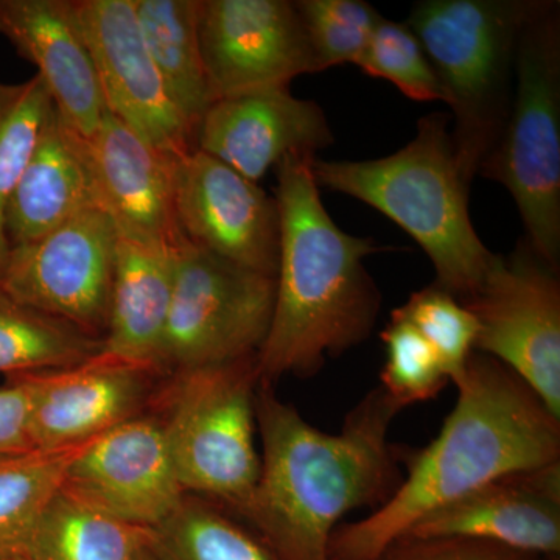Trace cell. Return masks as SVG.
Wrapping results in <instances>:
<instances>
[{"mask_svg": "<svg viewBox=\"0 0 560 560\" xmlns=\"http://www.w3.org/2000/svg\"><path fill=\"white\" fill-rule=\"evenodd\" d=\"M400 408L385 390H370L338 433H326L276 396L256 390L260 475L237 514L278 560H330L331 534L361 508H381L400 485L401 453L388 440Z\"/></svg>", "mask_w": 560, "mask_h": 560, "instance_id": "6da1fadb", "label": "cell"}, {"mask_svg": "<svg viewBox=\"0 0 560 560\" xmlns=\"http://www.w3.org/2000/svg\"><path fill=\"white\" fill-rule=\"evenodd\" d=\"M436 440L408 453L407 478L366 518L338 526L330 560H381L422 518L471 490L560 460V419L500 361L471 353Z\"/></svg>", "mask_w": 560, "mask_h": 560, "instance_id": "7a4b0ae2", "label": "cell"}, {"mask_svg": "<svg viewBox=\"0 0 560 560\" xmlns=\"http://www.w3.org/2000/svg\"><path fill=\"white\" fill-rule=\"evenodd\" d=\"M315 158L289 156L276 167L279 267L270 329L256 355L260 382L270 385L318 374L327 357L361 345L382 307L364 259L386 248L335 223L313 176Z\"/></svg>", "mask_w": 560, "mask_h": 560, "instance_id": "3957f363", "label": "cell"}, {"mask_svg": "<svg viewBox=\"0 0 560 560\" xmlns=\"http://www.w3.org/2000/svg\"><path fill=\"white\" fill-rule=\"evenodd\" d=\"M312 172L318 186L371 206L411 235L433 264L438 287L460 302L474 296L493 253L471 223V183L456 156L448 114L423 116L415 138L389 156H316Z\"/></svg>", "mask_w": 560, "mask_h": 560, "instance_id": "277c9868", "label": "cell"}, {"mask_svg": "<svg viewBox=\"0 0 560 560\" xmlns=\"http://www.w3.org/2000/svg\"><path fill=\"white\" fill-rule=\"evenodd\" d=\"M547 0H422L407 22L452 110L460 168L474 180L510 116L523 28Z\"/></svg>", "mask_w": 560, "mask_h": 560, "instance_id": "5b68a950", "label": "cell"}, {"mask_svg": "<svg viewBox=\"0 0 560 560\" xmlns=\"http://www.w3.org/2000/svg\"><path fill=\"white\" fill-rule=\"evenodd\" d=\"M478 175L506 187L521 213L526 243L559 270V2L547 0L523 28L510 116Z\"/></svg>", "mask_w": 560, "mask_h": 560, "instance_id": "8992f818", "label": "cell"}, {"mask_svg": "<svg viewBox=\"0 0 560 560\" xmlns=\"http://www.w3.org/2000/svg\"><path fill=\"white\" fill-rule=\"evenodd\" d=\"M256 355L173 375L161 422L183 489L237 511L256 488Z\"/></svg>", "mask_w": 560, "mask_h": 560, "instance_id": "52a82bcc", "label": "cell"}, {"mask_svg": "<svg viewBox=\"0 0 560 560\" xmlns=\"http://www.w3.org/2000/svg\"><path fill=\"white\" fill-rule=\"evenodd\" d=\"M275 296L276 278L184 243L176 249L162 375L257 355L270 329Z\"/></svg>", "mask_w": 560, "mask_h": 560, "instance_id": "ba28073f", "label": "cell"}, {"mask_svg": "<svg viewBox=\"0 0 560 560\" xmlns=\"http://www.w3.org/2000/svg\"><path fill=\"white\" fill-rule=\"evenodd\" d=\"M478 323L475 352L514 372L560 419V280L558 268L525 238L493 254L481 285L463 302Z\"/></svg>", "mask_w": 560, "mask_h": 560, "instance_id": "9c48e42d", "label": "cell"}, {"mask_svg": "<svg viewBox=\"0 0 560 560\" xmlns=\"http://www.w3.org/2000/svg\"><path fill=\"white\" fill-rule=\"evenodd\" d=\"M117 231L101 208L14 246L0 287L14 300L101 338L108 327Z\"/></svg>", "mask_w": 560, "mask_h": 560, "instance_id": "30bf717a", "label": "cell"}, {"mask_svg": "<svg viewBox=\"0 0 560 560\" xmlns=\"http://www.w3.org/2000/svg\"><path fill=\"white\" fill-rule=\"evenodd\" d=\"M198 36L212 103L290 88L316 72L300 11L289 0H200Z\"/></svg>", "mask_w": 560, "mask_h": 560, "instance_id": "8fae6325", "label": "cell"}, {"mask_svg": "<svg viewBox=\"0 0 560 560\" xmlns=\"http://www.w3.org/2000/svg\"><path fill=\"white\" fill-rule=\"evenodd\" d=\"M105 108L154 149L179 158L195 135L168 95L140 33L136 0H72Z\"/></svg>", "mask_w": 560, "mask_h": 560, "instance_id": "7c38bea8", "label": "cell"}, {"mask_svg": "<svg viewBox=\"0 0 560 560\" xmlns=\"http://www.w3.org/2000/svg\"><path fill=\"white\" fill-rule=\"evenodd\" d=\"M173 186L176 221L191 245L276 278L280 221L275 197L197 149L176 158Z\"/></svg>", "mask_w": 560, "mask_h": 560, "instance_id": "4fadbf2b", "label": "cell"}, {"mask_svg": "<svg viewBox=\"0 0 560 560\" xmlns=\"http://www.w3.org/2000/svg\"><path fill=\"white\" fill-rule=\"evenodd\" d=\"M62 489L110 517L154 529L187 495L158 416L140 415L73 453Z\"/></svg>", "mask_w": 560, "mask_h": 560, "instance_id": "5bb4252c", "label": "cell"}, {"mask_svg": "<svg viewBox=\"0 0 560 560\" xmlns=\"http://www.w3.org/2000/svg\"><path fill=\"white\" fill-rule=\"evenodd\" d=\"M14 377V375H13ZM31 393L35 451L80 447L153 404L160 372L95 355L66 370L18 375Z\"/></svg>", "mask_w": 560, "mask_h": 560, "instance_id": "9a60e30c", "label": "cell"}, {"mask_svg": "<svg viewBox=\"0 0 560 560\" xmlns=\"http://www.w3.org/2000/svg\"><path fill=\"white\" fill-rule=\"evenodd\" d=\"M334 142L323 108L294 97L290 88L213 102L195 131V149L253 183H259L285 158H315Z\"/></svg>", "mask_w": 560, "mask_h": 560, "instance_id": "2e32d148", "label": "cell"}, {"mask_svg": "<svg viewBox=\"0 0 560 560\" xmlns=\"http://www.w3.org/2000/svg\"><path fill=\"white\" fill-rule=\"evenodd\" d=\"M81 145L98 206L119 237L175 249L189 242L176 221V158L151 147L108 109L97 131L81 138Z\"/></svg>", "mask_w": 560, "mask_h": 560, "instance_id": "e0dca14e", "label": "cell"}, {"mask_svg": "<svg viewBox=\"0 0 560 560\" xmlns=\"http://www.w3.org/2000/svg\"><path fill=\"white\" fill-rule=\"evenodd\" d=\"M404 539L490 541L556 559L560 552V463L504 475L431 512Z\"/></svg>", "mask_w": 560, "mask_h": 560, "instance_id": "ac0fdd59", "label": "cell"}, {"mask_svg": "<svg viewBox=\"0 0 560 560\" xmlns=\"http://www.w3.org/2000/svg\"><path fill=\"white\" fill-rule=\"evenodd\" d=\"M0 35L36 66L70 130L91 138L106 108L72 0H0Z\"/></svg>", "mask_w": 560, "mask_h": 560, "instance_id": "d6986e66", "label": "cell"}, {"mask_svg": "<svg viewBox=\"0 0 560 560\" xmlns=\"http://www.w3.org/2000/svg\"><path fill=\"white\" fill-rule=\"evenodd\" d=\"M176 249L117 235L108 327L98 355L150 368L162 375Z\"/></svg>", "mask_w": 560, "mask_h": 560, "instance_id": "ffe728a7", "label": "cell"}, {"mask_svg": "<svg viewBox=\"0 0 560 560\" xmlns=\"http://www.w3.org/2000/svg\"><path fill=\"white\" fill-rule=\"evenodd\" d=\"M92 208L101 206L80 135L54 106L7 206L10 248L38 241Z\"/></svg>", "mask_w": 560, "mask_h": 560, "instance_id": "44dd1931", "label": "cell"}, {"mask_svg": "<svg viewBox=\"0 0 560 560\" xmlns=\"http://www.w3.org/2000/svg\"><path fill=\"white\" fill-rule=\"evenodd\" d=\"M136 14L151 60L195 135L212 105L198 36L200 0H136Z\"/></svg>", "mask_w": 560, "mask_h": 560, "instance_id": "7402d4cb", "label": "cell"}, {"mask_svg": "<svg viewBox=\"0 0 560 560\" xmlns=\"http://www.w3.org/2000/svg\"><path fill=\"white\" fill-rule=\"evenodd\" d=\"M151 530L128 525L60 489L33 530L25 560H142Z\"/></svg>", "mask_w": 560, "mask_h": 560, "instance_id": "603a6c76", "label": "cell"}, {"mask_svg": "<svg viewBox=\"0 0 560 560\" xmlns=\"http://www.w3.org/2000/svg\"><path fill=\"white\" fill-rule=\"evenodd\" d=\"M101 338L35 311L0 287V374L66 370L94 359Z\"/></svg>", "mask_w": 560, "mask_h": 560, "instance_id": "cb8c5ba5", "label": "cell"}, {"mask_svg": "<svg viewBox=\"0 0 560 560\" xmlns=\"http://www.w3.org/2000/svg\"><path fill=\"white\" fill-rule=\"evenodd\" d=\"M150 548L156 560H278L215 501L189 493L167 521L151 529Z\"/></svg>", "mask_w": 560, "mask_h": 560, "instance_id": "d4e9b609", "label": "cell"}, {"mask_svg": "<svg viewBox=\"0 0 560 560\" xmlns=\"http://www.w3.org/2000/svg\"><path fill=\"white\" fill-rule=\"evenodd\" d=\"M77 451L79 447L0 456V560H25L33 530L62 488Z\"/></svg>", "mask_w": 560, "mask_h": 560, "instance_id": "484cf974", "label": "cell"}, {"mask_svg": "<svg viewBox=\"0 0 560 560\" xmlns=\"http://www.w3.org/2000/svg\"><path fill=\"white\" fill-rule=\"evenodd\" d=\"M51 108L54 102L38 75L22 83L0 81V278L11 249L5 234L7 206Z\"/></svg>", "mask_w": 560, "mask_h": 560, "instance_id": "4316f807", "label": "cell"}, {"mask_svg": "<svg viewBox=\"0 0 560 560\" xmlns=\"http://www.w3.org/2000/svg\"><path fill=\"white\" fill-rule=\"evenodd\" d=\"M302 24L315 58L316 72L357 65L382 20L361 0H298Z\"/></svg>", "mask_w": 560, "mask_h": 560, "instance_id": "83f0119b", "label": "cell"}, {"mask_svg": "<svg viewBox=\"0 0 560 560\" xmlns=\"http://www.w3.org/2000/svg\"><path fill=\"white\" fill-rule=\"evenodd\" d=\"M381 338L386 352L381 388L400 410L434 399L451 382L430 342L407 319L390 312Z\"/></svg>", "mask_w": 560, "mask_h": 560, "instance_id": "f1b7e54d", "label": "cell"}, {"mask_svg": "<svg viewBox=\"0 0 560 560\" xmlns=\"http://www.w3.org/2000/svg\"><path fill=\"white\" fill-rule=\"evenodd\" d=\"M393 312L411 323L430 342L448 378L456 385L466 374L475 352L478 323L474 313L436 283L416 291Z\"/></svg>", "mask_w": 560, "mask_h": 560, "instance_id": "f546056e", "label": "cell"}, {"mask_svg": "<svg viewBox=\"0 0 560 560\" xmlns=\"http://www.w3.org/2000/svg\"><path fill=\"white\" fill-rule=\"evenodd\" d=\"M361 72L389 81L416 102H444L440 81L407 22L382 18L357 61Z\"/></svg>", "mask_w": 560, "mask_h": 560, "instance_id": "4dcf8cb0", "label": "cell"}, {"mask_svg": "<svg viewBox=\"0 0 560 560\" xmlns=\"http://www.w3.org/2000/svg\"><path fill=\"white\" fill-rule=\"evenodd\" d=\"M381 560H555L471 539H401Z\"/></svg>", "mask_w": 560, "mask_h": 560, "instance_id": "1f68e13d", "label": "cell"}, {"mask_svg": "<svg viewBox=\"0 0 560 560\" xmlns=\"http://www.w3.org/2000/svg\"><path fill=\"white\" fill-rule=\"evenodd\" d=\"M35 451L31 438V393L21 377L0 385V456Z\"/></svg>", "mask_w": 560, "mask_h": 560, "instance_id": "d6a6232c", "label": "cell"}, {"mask_svg": "<svg viewBox=\"0 0 560 560\" xmlns=\"http://www.w3.org/2000/svg\"><path fill=\"white\" fill-rule=\"evenodd\" d=\"M142 560H156V558H154L153 556V552H151V548L150 551L147 552L145 558H143Z\"/></svg>", "mask_w": 560, "mask_h": 560, "instance_id": "836d02e7", "label": "cell"}]
</instances>
